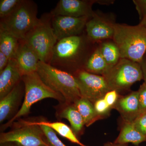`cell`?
<instances>
[{
    "label": "cell",
    "mask_w": 146,
    "mask_h": 146,
    "mask_svg": "<svg viewBox=\"0 0 146 146\" xmlns=\"http://www.w3.org/2000/svg\"><path fill=\"white\" fill-rule=\"evenodd\" d=\"M104 146H127L126 144H116L114 143L111 142H108L104 144Z\"/></svg>",
    "instance_id": "obj_33"
},
{
    "label": "cell",
    "mask_w": 146,
    "mask_h": 146,
    "mask_svg": "<svg viewBox=\"0 0 146 146\" xmlns=\"http://www.w3.org/2000/svg\"><path fill=\"white\" fill-rule=\"evenodd\" d=\"M133 123L135 127L146 136V112L139 115Z\"/></svg>",
    "instance_id": "obj_28"
},
{
    "label": "cell",
    "mask_w": 146,
    "mask_h": 146,
    "mask_svg": "<svg viewBox=\"0 0 146 146\" xmlns=\"http://www.w3.org/2000/svg\"><path fill=\"white\" fill-rule=\"evenodd\" d=\"M89 18L52 16V25L58 41L67 37L80 35Z\"/></svg>",
    "instance_id": "obj_10"
},
{
    "label": "cell",
    "mask_w": 146,
    "mask_h": 146,
    "mask_svg": "<svg viewBox=\"0 0 146 146\" xmlns=\"http://www.w3.org/2000/svg\"><path fill=\"white\" fill-rule=\"evenodd\" d=\"M1 144V146H9L8 145H6V143Z\"/></svg>",
    "instance_id": "obj_35"
},
{
    "label": "cell",
    "mask_w": 146,
    "mask_h": 146,
    "mask_svg": "<svg viewBox=\"0 0 146 146\" xmlns=\"http://www.w3.org/2000/svg\"><path fill=\"white\" fill-rule=\"evenodd\" d=\"M119 98L118 92L116 90H110L104 97V99L111 109L114 107Z\"/></svg>",
    "instance_id": "obj_29"
},
{
    "label": "cell",
    "mask_w": 146,
    "mask_h": 146,
    "mask_svg": "<svg viewBox=\"0 0 146 146\" xmlns=\"http://www.w3.org/2000/svg\"><path fill=\"white\" fill-rule=\"evenodd\" d=\"M42 129L44 134L50 146H67L58 137L54 131L48 127L39 125Z\"/></svg>",
    "instance_id": "obj_25"
},
{
    "label": "cell",
    "mask_w": 146,
    "mask_h": 146,
    "mask_svg": "<svg viewBox=\"0 0 146 146\" xmlns=\"http://www.w3.org/2000/svg\"><path fill=\"white\" fill-rule=\"evenodd\" d=\"M89 40L97 41L113 37L114 24L108 23L95 14L87 21L85 27Z\"/></svg>",
    "instance_id": "obj_14"
},
{
    "label": "cell",
    "mask_w": 146,
    "mask_h": 146,
    "mask_svg": "<svg viewBox=\"0 0 146 146\" xmlns=\"http://www.w3.org/2000/svg\"><path fill=\"white\" fill-rule=\"evenodd\" d=\"M23 0H1L0 17L5 18L13 12L22 2Z\"/></svg>",
    "instance_id": "obj_24"
},
{
    "label": "cell",
    "mask_w": 146,
    "mask_h": 146,
    "mask_svg": "<svg viewBox=\"0 0 146 146\" xmlns=\"http://www.w3.org/2000/svg\"><path fill=\"white\" fill-rule=\"evenodd\" d=\"M112 68L106 63L100 48H98L88 58L84 70L92 74L103 76Z\"/></svg>",
    "instance_id": "obj_18"
},
{
    "label": "cell",
    "mask_w": 146,
    "mask_h": 146,
    "mask_svg": "<svg viewBox=\"0 0 146 146\" xmlns=\"http://www.w3.org/2000/svg\"><path fill=\"white\" fill-rule=\"evenodd\" d=\"M100 50L106 63L110 67L116 65L121 58L119 50L115 43H103Z\"/></svg>",
    "instance_id": "obj_23"
},
{
    "label": "cell",
    "mask_w": 146,
    "mask_h": 146,
    "mask_svg": "<svg viewBox=\"0 0 146 146\" xmlns=\"http://www.w3.org/2000/svg\"><path fill=\"white\" fill-rule=\"evenodd\" d=\"M73 75L76 80L81 97L94 104L111 90L104 76L89 73L84 69L76 71Z\"/></svg>",
    "instance_id": "obj_8"
},
{
    "label": "cell",
    "mask_w": 146,
    "mask_h": 146,
    "mask_svg": "<svg viewBox=\"0 0 146 146\" xmlns=\"http://www.w3.org/2000/svg\"><path fill=\"white\" fill-rule=\"evenodd\" d=\"M21 81L12 91L1 100L0 122L1 123L10 117L18 104V100L23 93V86L22 83L23 82H21Z\"/></svg>",
    "instance_id": "obj_16"
},
{
    "label": "cell",
    "mask_w": 146,
    "mask_h": 146,
    "mask_svg": "<svg viewBox=\"0 0 146 146\" xmlns=\"http://www.w3.org/2000/svg\"><path fill=\"white\" fill-rule=\"evenodd\" d=\"M141 20V23L139 24L146 28V14L143 16Z\"/></svg>",
    "instance_id": "obj_34"
},
{
    "label": "cell",
    "mask_w": 146,
    "mask_h": 146,
    "mask_svg": "<svg viewBox=\"0 0 146 146\" xmlns=\"http://www.w3.org/2000/svg\"><path fill=\"white\" fill-rule=\"evenodd\" d=\"M124 122L119 134L114 143L119 144L131 143L138 146L146 142V136L135 127L133 122Z\"/></svg>",
    "instance_id": "obj_17"
},
{
    "label": "cell",
    "mask_w": 146,
    "mask_h": 146,
    "mask_svg": "<svg viewBox=\"0 0 146 146\" xmlns=\"http://www.w3.org/2000/svg\"><path fill=\"white\" fill-rule=\"evenodd\" d=\"M138 97L140 115L146 112V83L144 82L138 89Z\"/></svg>",
    "instance_id": "obj_27"
},
{
    "label": "cell",
    "mask_w": 146,
    "mask_h": 146,
    "mask_svg": "<svg viewBox=\"0 0 146 146\" xmlns=\"http://www.w3.org/2000/svg\"><path fill=\"white\" fill-rule=\"evenodd\" d=\"M22 127L1 134V144L16 143L21 146H40L47 144L43 140L42 129L32 122H25Z\"/></svg>",
    "instance_id": "obj_9"
},
{
    "label": "cell",
    "mask_w": 146,
    "mask_h": 146,
    "mask_svg": "<svg viewBox=\"0 0 146 146\" xmlns=\"http://www.w3.org/2000/svg\"><path fill=\"white\" fill-rule=\"evenodd\" d=\"M36 72L48 87L64 98L67 104H74L82 97L76 80L72 74L41 61Z\"/></svg>",
    "instance_id": "obj_2"
},
{
    "label": "cell",
    "mask_w": 146,
    "mask_h": 146,
    "mask_svg": "<svg viewBox=\"0 0 146 146\" xmlns=\"http://www.w3.org/2000/svg\"><path fill=\"white\" fill-rule=\"evenodd\" d=\"M94 2L86 0H60L50 13L52 16L92 18L95 15L92 9Z\"/></svg>",
    "instance_id": "obj_11"
},
{
    "label": "cell",
    "mask_w": 146,
    "mask_h": 146,
    "mask_svg": "<svg viewBox=\"0 0 146 146\" xmlns=\"http://www.w3.org/2000/svg\"><path fill=\"white\" fill-rule=\"evenodd\" d=\"M113 108L119 113L124 122H133L140 115L138 91L119 97Z\"/></svg>",
    "instance_id": "obj_13"
},
{
    "label": "cell",
    "mask_w": 146,
    "mask_h": 146,
    "mask_svg": "<svg viewBox=\"0 0 146 146\" xmlns=\"http://www.w3.org/2000/svg\"><path fill=\"white\" fill-rule=\"evenodd\" d=\"M103 76L110 90L118 92L128 89L135 82L143 79L140 64L125 58H120Z\"/></svg>",
    "instance_id": "obj_7"
},
{
    "label": "cell",
    "mask_w": 146,
    "mask_h": 146,
    "mask_svg": "<svg viewBox=\"0 0 146 146\" xmlns=\"http://www.w3.org/2000/svg\"><path fill=\"white\" fill-rule=\"evenodd\" d=\"M37 6L30 0H23L13 12L1 18L0 29L10 33L19 40H23L37 25Z\"/></svg>",
    "instance_id": "obj_4"
},
{
    "label": "cell",
    "mask_w": 146,
    "mask_h": 146,
    "mask_svg": "<svg viewBox=\"0 0 146 146\" xmlns=\"http://www.w3.org/2000/svg\"><path fill=\"white\" fill-rule=\"evenodd\" d=\"M142 71H143V79L144 82L146 83V59H143L142 62L140 63Z\"/></svg>",
    "instance_id": "obj_32"
},
{
    "label": "cell",
    "mask_w": 146,
    "mask_h": 146,
    "mask_svg": "<svg viewBox=\"0 0 146 146\" xmlns=\"http://www.w3.org/2000/svg\"><path fill=\"white\" fill-rule=\"evenodd\" d=\"M114 28L112 38L119 50L121 58L140 64L146 51V28L140 24H114Z\"/></svg>",
    "instance_id": "obj_1"
},
{
    "label": "cell",
    "mask_w": 146,
    "mask_h": 146,
    "mask_svg": "<svg viewBox=\"0 0 146 146\" xmlns=\"http://www.w3.org/2000/svg\"><path fill=\"white\" fill-rule=\"evenodd\" d=\"M32 123L38 125L46 126L72 143L78 144L81 146H87L82 143L77 138L72 129L64 123L59 122L51 123L45 121L34 122Z\"/></svg>",
    "instance_id": "obj_22"
},
{
    "label": "cell",
    "mask_w": 146,
    "mask_h": 146,
    "mask_svg": "<svg viewBox=\"0 0 146 146\" xmlns=\"http://www.w3.org/2000/svg\"><path fill=\"white\" fill-rule=\"evenodd\" d=\"M74 104L83 118L85 125H90L100 118L97 115L94 104L89 100L81 97Z\"/></svg>",
    "instance_id": "obj_20"
},
{
    "label": "cell",
    "mask_w": 146,
    "mask_h": 146,
    "mask_svg": "<svg viewBox=\"0 0 146 146\" xmlns=\"http://www.w3.org/2000/svg\"><path fill=\"white\" fill-rule=\"evenodd\" d=\"M19 41L10 33L0 29V52L6 56L9 60L15 59Z\"/></svg>",
    "instance_id": "obj_19"
},
{
    "label": "cell",
    "mask_w": 146,
    "mask_h": 146,
    "mask_svg": "<svg viewBox=\"0 0 146 146\" xmlns=\"http://www.w3.org/2000/svg\"><path fill=\"white\" fill-rule=\"evenodd\" d=\"M95 110L97 115L100 118L103 116H106L109 113L110 110L111 109L104 98L98 100L94 104Z\"/></svg>",
    "instance_id": "obj_26"
},
{
    "label": "cell",
    "mask_w": 146,
    "mask_h": 146,
    "mask_svg": "<svg viewBox=\"0 0 146 146\" xmlns=\"http://www.w3.org/2000/svg\"><path fill=\"white\" fill-rule=\"evenodd\" d=\"M14 59L23 76L36 72L40 61L36 54L23 40L19 41Z\"/></svg>",
    "instance_id": "obj_12"
},
{
    "label": "cell",
    "mask_w": 146,
    "mask_h": 146,
    "mask_svg": "<svg viewBox=\"0 0 146 146\" xmlns=\"http://www.w3.org/2000/svg\"><path fill=\"white\" fill-rule=\"evenodd\" d=\"M133 2L141 19L146 14V0H134Z\"/></svg>",
    "instance_id": "obj_30"
},
{
    "label": "cell",
    "mask_w": 146,
    "mask_h": 146,
    "mask_svg": "<svg viewBox=\"0 0 146 146\" xmlns=\"http://www.w3.org/2000/svg\"><path fill=\"white\" fill-rule=\"evenodd\" d=\"M40 146H49V145H48V144H45V145H41Z\"/></svg>",
    "instance_id": "obj_36"
},
{
    "label": "cell",
    "mask_w": 146,
    "mask_h": 146,
    "mask_svg": "<svg viewBox=\"0 0 146 146\" xmlns=\"http://www.w3.org/2000/svg\"><path fill=\"white\" fill-rule=\"evenodd\" d=\"M18 146H20V145H18Z\"/></svg>",
    "instance_id": "obj_37"
},
{
    "label": "cell",
    "mask_w": 146,
    "mask_h": 146,
    "mask_svg": "<svg viewBox=\"0 0 146 146\" xmlns=\"http://www.w3.org/2000/svg\"><path fill=\"white\" fill-rule=\"evenodd\" d=\"M22 76L15 59L9 60L0 73V100L8 94L22 80Z\"/></svg>",
    "instance_id": "obj_15"
},
{
    "label": "cell",
    "mask_w": 146,
    "mask_h": 146,
    "mask_svg": "<svg viewBox=\"0 0 146 146\" xmlns=\"http://www.w3.org/2000/svg\"><path fill=\"white\" fill-rule=\"evenodd\" d=\"M52 18L50 13L43 15L23 39L36 54L40 61L48 64L58 42L53 29Z\"/></svg>",
    "instance_id": "obj_5"
},
{
    "label": "cell",
    "mask_w": 146,
    "mask_h": 146,
    "mask_svg": "<svg viewBox=\"0 0 146 146\" xmlns=\"http://www.w3.org/2000/svg\"><path fill=\"white\" fill-rule=\"evenodd\" d=\"M9 61V59L7 56L0 52V73L6 68Z\"/></svg>",
    "instance_id": "obj_31"
},
{
    "label": "cell",
    "mask_w": 146,
    "mask_h": 146,
    "mask_svg": "<svg viewBox=\"0 0 146 146\" xmlns=\"http://www.w3.org/2000/svg\"><path fill=\"white\" fill-rule=\"evenodd\" d=\"M60 116L69 121L76 135L80 132L85 125L83 118L74 104L68 105L60 112Z\"/></svg>",
    "instance_id": "obj_21"
},
{
    "label": "cell",
    "mask_w": 146,
    "mask_h": 146,
    "mask_svg": "<svg viewBox=\"0 0 146 146\" xmlns=\"http://www.w3.org/2000/svg\"><path fill=\"white\" fill-rule=\"evenodd\" d=\"M22 80L25 87V97L19 111L5 125L8 127L16 119L27 115L34 104L46 98H53L65 102L64 98L46 85L36 72L23 76Z\"/></svg>",
    "instance_id": "obj_6"
},
{
    "label": "cell",
    "mask_w": 146,
    "mask_h": 146,
    "mask_svg": "<svg viewBox=\"0 0 146 146\" xmlns=\"http://www.w3.org/2000/svg\"><path fill=\"white\" fill-rule=\"evenodd\" d=\"M85 40L81 35L58 41L53 50L49 63L55 68L68 72L76 69L81 63L85 48Z\"/></svg>",
    "instance_id": "obj_3"
}]
</instances>
